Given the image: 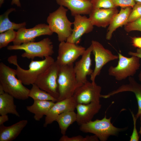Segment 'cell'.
<instances>
[{
    "label": "cell",
    "mask_w": 141,
    "mask_h": 141,
    "mask_svg": "<svg viewBox=\"0 0 141 141\" xmlns=\"http://www.w3.org/2000/svg\"><path fill=\"white\" fill-rule=\"evenodd\" d=\"M88 0V1H92V0Z\"/></svg>",
    "instance_id": "obj_43"
},
{
    "label": "cell",
    "mask_w": 141,
    "mask_h": 141,
    "mask_svg": "<svg viewBox=\"0 0 141 141\" xmlns=\"http://www.w3.org/2000/svg\"><path fill=\"white\" fill-rule=\"evenodd\" d=\"M141 17V3H136L132 8L127 24L133 22Z\"/></svg>",
    "instance_id": "obj_29"
},
{
    "label": "cell",
    "mask_w": 141,
    "mask_h": 141,
    "mask_svg": "<svg viewBox=\"0 0 141 141\" xmlns=\"http://www.w3.org/2000/svg\"><path fill=\"white\" fill-rule=\"evenodd\" d=\"M7 61L16 66V76L23 84L27 85L35 83L39 75L55 61L51 56L46 57L42 60H32L28 66V69L26 70L21 68L18 64L16 55L9 57Z\"/></svg>",
    "instance_id": "obj_1"
},
{
    "label": "cell",
    "mask_w": 141,
    "mask_h": 141,
    "mask_svg": "<svg viewBox=\"0 0 141 141\" xmlns=\"http://www.w3.org/2000/svg\"><path fill=\"white\" fill-rule=\"evenodd\" d=\"M15 9L11 8L7 9L3 14L0 15V33L11 30H18L20 28L25 27L26 25V22L20 23H15L11 21L8 16L12 12L15 11Z\"/></svg>",
    "instance_id": "obj_24"
},
{
    "label": "cell",
    "mask_w": 141,
    "mask_h": 141,
    "mask_svg": "<svg viewBox=\"0 0 141 141\" xmlns=\"http://www.w3.org/2000/svg\"><path fill=\"white\" fill-rule=\"evenodd\" d=\"M60 6L67 8L72 16L89 15L93 8L91 1L87 0H56Z\"/></svg>",
    "instance_id": "obj_18"
},
{
    "label": "cell",
    "mask_w": 141,
    "mask_h": 141,
    "mask_svg": "<svg viewBox=\"0 0 141 141\" xmlns=\"http://www.w3.org/2000/svg\"><path fill=\"white\" fill-rule=\"evenodd\" d=\"M11 4V5H15L18 7H21V4L20 0H12Z\"/></svg>",
    "instance_id": "obj_37"
},
{
    "label": "cell",
    "mask_w": 141,
    "mask_h": 141,
    "mask_svg": "<svg viewBox=\"0 0 141 141\" xmlns=\"http://www.w3.org/2000/svg\"><path fill=\"white\" fill-rule=\"evenodd\" d=\"M16 76L15 69L0 63V84L5 92L17 99L26 100L29 97L30 90L24 86Z\"/></svg>",
    "instance_id": "obj_2"
},
{
    "label": "cell",
    "mask_w": 141,
    "mask_h": 141,
    "mask_svg": "<svg viewBox=\"0 0 141 141\" xmlns=\"http://www.w3.org/2000/svg\"><path fill=\"white\" fill-rule=\"evenodd\" d=\"M111 117L107 118L105 115L101 120L91 121L80 126V130L85 133L93 134L101 141H106L110 136H116L125 130L126 128H120L114 126L111 122Z\"/></svg>",
    "instance_id": "obj_5"
},
{
    "label": "cell",
    "mask_w": 141,
    "mask_h": 141,
    "mask_svg": "<svg viewBox=\"0 0 141 141\" xmlns=\"http://www.w3.org/2000/svg\"><path fill=\"white\" fill-rule=\"evenodd\" d=\"M5 92L1 84H0V95L3 94Z\"/></svg>",
    "instance_id": "obj_38"
},
{
    "label": "cell",
    "mask_w": 141,
    "mask_h": 141,
    "mask_svg": "<svg viewBox=\"0 0 141 141\" xmlns=\"http://www.w3.org/2000/svg\"><path fill=\"white\" fill-rule=\"evenodd\" d=\"M132 45L134 47L141 48V37H134L132 39Z\"/></svg>",
    "instance_id": "obj_34"
},
{
    "label": "cell",
    "mask_w": 141,
    "mask_h": 141,
    "mask_svg": "<svg viewBox=\"0 0 141 141\" xmlns=\"http://www.w3.org/2000/svg\"><path fill=\"white\" fill-rule=\"evenodd\" d=\"M132 8L131 7L121 8L120 11L115 16L109 26L106 35V39H111L113 33L117 29L127 24Z\"/></svg>",
    "instance_id": "obj_21"
},
{
    "label": "cell",
    "mask_w": 141,
    "mask_h": 141,
    "mask_svg": "<svg viewBox=\"0 0 141 141\" xmlns=\"http://www.w3.org/2000/svg\"><path fill=\"white\" fill-rule=\"evenodd\" d=\"M17 32L14 30H11L5 31L0 34V49L7 46L11 42L15 40Z\"/></svg>",
    "instance_id": "obj_27"
},
{
    "label": "cell",
    "mask_w": 141,
    "mask_h": 141,
    "mask_svg": "<svg viewBox=\"0 0 141 141\" xmlns=\"http://www.w3.org/2000/svg\"><path fill=\"white\" fill-rule=\"evenodd\" d=\"M128 83L123 84L116 89L114 90L107 94L101 95V98H107L118 93L125 92H130L135 94L137 99L138 109L135 115L137 119L141 115V84L136 80L132 77H128Z\"/></svg>",
    "instance_id": "obj_17"
},
{
    "label": "cell",
    "mask_w": 141,
    "mask_h": 141,
    "mask_svg": "<svg viewBox=\"0 0 141 141\" xmlns=\"http://www.w3.org/2000/svg\"><path fill=\"white\" fill-rule=\"evenodd\" d=\"M4 0H0V7H1L2 4L4 3Z\"/></svg>",
    "instance_id": "obj_40"
},
{
    "label": "cell",
    "mask_w": 141,
    "mask_h": 141,
    "mask_svg": "<svg viewBox=\"0 0 141 141\" xmlns=\"http://www.w3.org/2000/svg\"><path fill=\"white\" fill-rule=\"evenodd\" d=\"M14 98L5 92L0 95V115L11 114L19 117L20 115L16 110L14 102Z\"/></svg>",
    "instance_id": "obj_23"
},
{
    "label": "cell",
    "mask_w": 141,
    "mask_h": 141,
    "mask_svg": "<svg viewBox=\"0 0 141 141\" xmlns=\"http://www.w3.org/2000/svg\"><path fill=\"white\" fill-rule=\"evenodd\" d=\"M77 105L73 96L55 103L45 115L43 126L46 127L56 121L57 117L62 113L68 111L74 110Z\"/></svg>",
    "instance_id": "obj_15"
},
{
    "label": "cell",
    "mask_w": 141,
    "mask_h": 141,
    "mask_svg": "<svg viewBox=\"0 0 141 141\" xmlns=\"http://www.w3.org/2000/svg\"><path fill=\"white\" fill-rule=\"evenodd\" d=\"M115 6L121 8L131 7L132 8L136 3L134 0H111Z\"/></svg>",
    "instance_id": "obj_32"
},
{
    "label": "cell",
    "mask_w": 141,
    "mask_h": 141,
    "mask_svg": "<svg viewBox=\"0 0 141 141\" xmlns=\"http://www.w3.org/2000/svg\"><path fill=\"white\" fill-rule=\"evenodd\" d=\"M56 61L60 66L73 64L75 61L85 52V48L67 41L60 42Z\"/></svg>",
    "instance_id": "obj_10"
},
{
    "label": "cell",
    "mask_w": 141,
    "mask_h": 141,
    "mask_svg": "<svg viewBox=\"0 0 141 141\" xmlns=\"http://www.w3.org/2000/svg\"><path fill=\"white\" fill-rule=\"evenodd\" d=\"M119 61L116 66H110L108 70V75L120 81L128 77H133L140 66L139 57L132 56L127 57L118 53Z\"/></svg>",
    "instance_id": "obj_6"
},
{
    "label": "cell",
    "mask_w": 141,
    "mask_h": 141,
    "mask_svg": "<svg viewBox=\"0 0 141 141\" xmlns=\"http://www.w3.org/2000/svg\"><path fill=\"white\" fill-rule=\"evenodd\" d=\"M57 83L59 97L57 102L73 96L78 86L74 64L60 66Z\"/></svg>",
    "instance_id": "obj_7"
},
{
    "label": "cell",
    "mask_w": 141,
    "mask_h": 141,
    "mask_svg": "<svg viewBox=\"0 0 141 141\" xmlns=\"http://www.w3.org/2000/svg\"><path fill=\"white\" fill-rule=\"evenodd\" d=\"M74 17L72 32L66 41L78 44L84 34L92 31L94 26L89 18L85 15H78Z\"/></svg>",
    "instance_id": "obj_14"
},
{
    "label": "cell",
    "mask_w": 141,
    "mask_h": 141,
    "mask_svg": "<svg viewBox=\"0 0 141 141\" xmlns=\"http://www.w3.org/2000/svg\"><path fill=\"white\" fill-rule=\"evenodd\" d=\"M28 123L23 120L9 126L0 125V141H12L19 135Z\"/></svg>",
    "instance_id": "obj_20"
},
{
    "label": "cell",
    "mask_w": 141,
    "mask_h": 141,
    "mask_svg": "<svg viewBox=\"0 0 141 141\" xmlns=\"http://www.w3.org/2000/svg\"><path fill=\"white\" fill-rule=\"evenodd\" d=\"M100 103L92 102L87 104H77L76 122L78 125L90 122L100 109Z\"/></svg>",
    "instance_id": "obj_19"
},
{
    "label": "cell",
    "mask_w": 141,
    "mask_h": 141,
    "mask_svg": "<svg viewBox=\"0 0 141 141\" xmlns=\"http://www.w3.org/2000/svg\"><path fill=\"white\" fill-rule=\"evenodd\" d=\"M92 51L94 56L95 67L90 75V80L95 83L96 77L99 75L103 67L109 62L118 59V55L113 54L109 50L105 48L97 41L92 40L91 44Z\"/></svg>",
    "instance_id": "obj_9"
},
{
    "label": "cell",
    "mask_w": 141,
    "mask_h": 141,
    "mask_svg": "<svg viewBox=\"0 0 141 141\" xmlns=\"http://www.w3.org/2000/svg\"><path fill=\"white\" fill-rule=\"evenodd\" d=\"M136 3H141V0H134Z\"/></svg>",
    "instance_id": "obj_42"
},
{
    "label": "cell",
    "mask_w": 141,
    "mask_h": 141,
    "mask_svg": "<svg viewBox=\"0 0 141 141\" xmlns=\"http://www.w3.org/2000/svg\"><path fill=\"white\" fill-rule=\"evenodd\" d=\"M125 31L127 32L132 31H141V17L124 25Z\"/></svg>",
    "instance_id": "obj_31"
},
{
    "label": "cell",
    "mask_w": 141,
    "mask_h": 141,
    "mask_svg": "<svg viewBox=\"0 0 141 141\" xmlns=\"http://www.w3.org/2000/svg\"><path fill=\"white\" fill-rule=\"evenodd\" d=\"M8 120L9 118L7 114L1 115L0 116V125L3 124L4 123Z\"/></svg>",
    "instance_id": "obj_36"
},
{
    "label": "cell",
    "mask_w": 141,
    "mask_h": 141,
    "mask_svg": "<svg viewBox=\"0 0 141 141\" xmlns=\"http://www.w3.org/2000/svg\"><path fill=\"white\" fill-rule=\"evenodd\" d=\"M101 87L95 83L87 81L78 86L73 96L77 104L100 103Z\"/></svg>",
    "instance_id": "obj_11"
},
{
    "label": "cell",
    "mask_w": 141,
    "mask_h": 141,
    "mask_svg": "<svg viewBox=\"0 0 141 141\" xmlns=\"http://www.w3.org/2000/svg\"><path fill=\"white\" fill-rule=\"evenodd\" d=\"M60 67L56 61L39 75L35 83L57 100L59 97L57 79Z\"/></svg>",
    "instance_id": "obj_8"
},
{
    "label": "cell",
    "mask_w": 141,
    "mask_h": 141,
    "mask_svg": "<svg viewBox=\"0 0 141 141\" xmlns=\"http://www.w3.org/2000/svg\"><path fill=\"white\" fill-rule=\"evenodd\" d=\"M55 103L52 101L35 100L32 105L26 107V109L34 114L35 120L39 121L46 115Z\"/></svg>",
    "instance_id": "obj_22"
},
{
    "label": "cell",
    "mask_w": 141,
    "mask_h": 141,
    "mask_svg": "<svg viewBox=\"0 0 141 141\" xmlns=\"http://www.w3.org/2000/svg\"><path fill=\"white\" fill-rule=\"evenodd\" d=\"M68 9L61 6L55 11L49 14L46 21L53 33L57 35L58 41H66L72 34L71 26L73 22L70 21L67 16Z\"/></svg>",
    "instance_id": "obj_3"
},
{
    "label": "cell",
    "mask_w": 141,
    "mask_h": 141,
    "mask_svg": "<svg viewBox=\"0 0 141 141\" xmlns=\"http://www.w3.org/2000/svg\"><path fill=\"white\" fill-rule=\"evenodd\" d=\"M118 12L116 8H93L89 18L94 26L105 28L109 25Z\"/></svg>",
    "instance_id": "obj_16"
},
{
    "label": "cell",
    "mask_w": 141,
    "mask_h": 141,
    "mask_svg": "<svg viewBox=\"0 0 141 141\" xmlns=\"http://www.w3.org/2000/svg\"><path fill=\"white\" fill-rule=\"evenodd\" d=\"M9 50H21L24 51L21 55L23 57L33 60L38 57L42 59L51 56L54 53L52 43L49 38H44L37 42H31L20 45H9Z\"/></svg>",
    "instance_id": "obj_4"
},
{
    "label": "cell",
    "mask_w": 141,
    "mask_h": 141,
    "mask_svg": "<svg viewBox=\"0 0 141 141\" xmlns=\"http://www.w3.org/2000/svg\"><path fill=\"white\" fill-rule=\"evenodd\" d=\"M92 51L91 45L86 49L81 58L76 62L74 69L77 81L78 87L87 81V77L91 75L93 70L91 68L92 60L91 55Z\"/></svg>",
    "instance_id": "obj_13"
},
{
    "label": "cell",
    "mask_w": 141,
    "mask_h": 141,
    "mask_svg": "<svg viewBox=\"0 0 141 141\" xmlns=\"http://www.w3.org/2000/svg\"><path fill=\"white\" fill-rule=\"evenodd\" d=\"M93 8H116L111 0H92Z\"/></svg>",
    "instance_id": "obj_30"
},
{
    "label": "cell",
    "mask_w": 141,
    "mask_h": 141,
    "mask_svg": "<svg viewBox=\"0 0 141 141\" xmlns=\"http://www.w3.org/2000/svg\"><path fill=\"white\" fill-rule=\"evenodd\" d=\"M128 54L131 56H136L141 58V48H138L135 52L130 51Z\"/></svg>",
    "instance_id": "obj_35"
},
{
    "label": "cell",
    "mask_w": 141,
    "mask_h": 141,
    "mask_svg": "<svg viewBox=\"0 0 141 141\" xmlns=\"http://www.w3.org/2000/svg\"><path fill=\"white\" fill-rule=\"evenodd\" d=\"M77 119V113L74 110L68 111L59 115L56 121L58 123L61 133L65 135L69 127Z\"/></svg>",
    "instance_id": "obj_25"
},
{
    "label": "cell",
    "mask_w": 141,
    "mask_h": 141,
    "mask_svg": "<svg viewBox=\"0 0 141 141\" xmlns=\"http://www.w3.org/2000/svg\"><path fill=\"white\" fill-rule=\"evenodd\" d=\"M138 78L139 80L141 83V70L138 74Z\"/></svg>",
    "instance_id": "obj_39"
},
{
    "label": "cell",
    "mask_w": 141,
    "mask_h": 141,
    "mask_svg": "<svg viewBox=\"0 0 141 141\" xmlns=\"http://www.w3.org/2000/svg\"><path fill=\"white\" fill-rule=\"evenodd\" d=\"M99 139L96 136H87L84 137L80 135L69 137L65 135H63L60 138L59 141H98Z\"/></svg>",
    "instance_id": "obj_28"
},
{
    "label": "cell",
    "mask_w": 141,
    "mask_h": 141,
    "mask_svg": "<svg viewBox=\"0 0 141 141\" xmlns=\"http://www.w3.org/2000/svg\"><path fill=\"white\" fill-rule=\"evenodd\" d=\"M17 32L16 37L13 42V45H15L34 42L37 37L42 35H51L53 33L48 25L45 24H38L30 28L22 27Z\"/></svg>",
    "instance_id": "obj_12"
},
{
    "label": "cell",
    "mask_w": 141,
    "mask_h": 141,
    "mask_svg": "<svg viewBox=\"0 0 141 141\" xmlns=\"http://www.w3.org/2000/svg\"><path fill=\"white\" fill-rule=\"evenodd\" d=\"M29 97L34 100L52 101L56 102L57 99L46 92L41 89L35 83L32 85L30 90Z\"/></svg>",
    "instance_id": "obj_26"
},
{
    "label": "cell",
    "mask_w": 141,
    "mask_h": 141,
    "mask_svg": "<svg viewBox=\"0 0 141 141\" xmlns=\"http://www.w3.org/2000/svg\"><path fill=\"white\" fill-rule=\"evenodd\" d=\"M131 114L133 122V129L132 133L130 137V141H138L139 136L136 129V122L137 120L132 111H130Z\"/></svg>",
    "instance_id": "obj_33"
},
{
    "label": "cell",
    "mask_w": 141,
    "mask_h": 141,
    "mask_svg": "<svg viewBox=\"0 0 141 141\" xmlns=\"http://www.w3.org/2000/svg\"><path fill=\"white\" fill-rule=\"evenodd\" d=\"M139 118H140V130L139 131V133L141 135V115L140 116Z\"/></svg>",
    "instance_id": "obj_41"
}]
</instances>
